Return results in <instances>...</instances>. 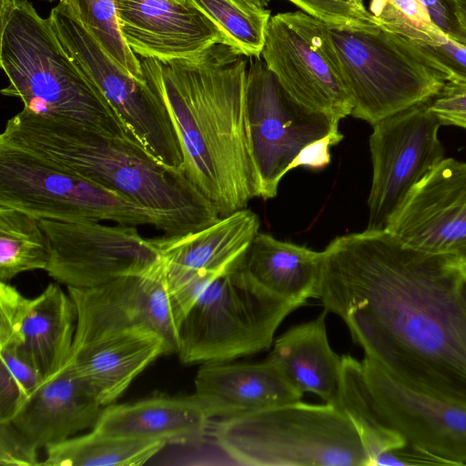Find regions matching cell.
Segmentation results:
<instances>
[{
	"label": "cell",
	"mask_w": 466,
	"mask_h": 466,
	"mask_svg": "<svg viewBox=\"0 0 466 466\" xmlns=\"http://www.w3.org/2000/svg\"><path fill=\"white\" fill-rule=\"evenodd\" d=\"M318 299L405 387L466 409V263L387 230L337 237L322 250Z\"/></svg>",
	"instance_id": "obj_1"
},
{
	"label": "cell",
	"mask_w": 466,
	"mask_h": 466,
	"mask_svg": "<svg viewBox=\"0 0 466 466\" xmlns=\"http://www.w3.org/2000/svg\"><path fill=\"white\" fill-rule=\"evenodd\" d=\"M248 58L218 43L187 57L140 60L175 126L185 174L221 218L259 197L246 121Z\"/></svg>",
	"instance_id": "obj_2"
},
{
	"label": "cell",
	"mask_w": 466,
	"mask_h": 466,
	"mask_svg": "<svg viewBox=\"0 0 466 466\" xmlns=\"http://www.w3.org/2000/svg\"><path fill=\"white\" fill-rule=\"evenodd\" d=\"M0 147L39 157L123 194L157 217L164 236L195 233L221 218L182 168L162 164L130 137L22 109L7 120Z\"/></svg>",
	"instance_id": "obj_3"
},
{
	"label": "cell",
	"mask_w": 466,
	"mask_h": 466,
	"mask_svg": "<svg viewBox=\"0 0 466 466\" xmlns=\"http://www.w3.org/2000/svg\"><path fill=\"white\" fill-rule=\"evenodd\" d=\"M0 20V63L9 81L4 96L20 99L29 113L134 139L66 52L48 17L27 0H1Z\"/></svg>",
	"instance_id": "obj_4"
},
{
	"label": "cell",
	"mask_w": 466,
	"mask_h": 466,
	"mask_svg": "<svg viewBox=\"0 0 466 466\" xmlns=\"http://www.w3.org/2000/svg\"><path fill=\"white\" fill-rule=\"evenodd\" d=\"M208 433L235 465L369 466L355 427L328 403L299 400L222 419Z\"/></svg>",
	"instance_id": "obj_5"
},
{
	"label": "cell",
	"mask_w": 466,
	"mask_h": 466,
	"mask_svg": "<svg viewBox=\"0 0 466 466\" xmlns=\"http://www.w3.org/2000/svg\"><path fill=\"white\" fill-rule=\"evenodd\" d=\"M324 25L331 58L353 99L351 116L371 126L429 103L447 81L414 43L380 25Z\"/></svg>",
	"instance_id": "obj_6"
},
{
	"label": "cell",
	"mask_w": 466,
	"mask_h": 466,
	"mask_svg": "<svg viewBox=\"0 0 466 466\" xmlns=\"http://www.w3.org/2000/svg\"><path fill=\"white\" fill-rule=\"evenodd\" d=\"M239 261L213 279L181 319L177 354L183 363L225 362L268 350L284 319L300 307L258 285Z\"/></svg>",
	"instance_id": "obj_7"
},
{
	"label": "cell",
	"mask_w": 466,
	"mask_h": 466,
	"mask_svg": "<svg viewBox=\"0 0 466 466\" xmlns=\"http://www.w3.org/2000/svg\"><path fill=\"white\" fill-rule=\"evenodd\" d=\"M0 207L38 219L149 225L157 217L123 194L39 157L0 147Z\"/></svg>",
	"instance_id": "obj_8"
},
{
	"label": "cell",
	"mask_w": 466,
	"mask_h": 466,
	"mask_svg": "<svg viewBox=\"0 0 466 466\" xmlns=\"http://www.w3.org/2000/svg\"><path fill=\"white\" fill-rule=\"evenodd\" d=\"M66 52L95 84L133 138L162 164L182 168L183 154L169 112L159 94L121 68L65 6L48 15Z\"/></svg>",
	"instance_id": "obj_9"
},
{
	"label": "cell",
	"mask_w": 466,
	"mask_h": 466,
	"mask_svg": "<svg viewBox=\"0 0 466 466\" xmlns=\"http://www.w3.org/2000/svg\"><path fill=\"white\" fill-rule=\"evenodd\" d=\"M246 121L259 197L264 199L277 196L280 180L305 146L339 125V120L295 101L260 56L249 57Z\"/></svg>",
	"instance_id": "obj_10"
},
{
	"label": "cell",
	"mask_w": 466,
	"mask_h": 466,
	"mask_svg": "<svg viewBox=\"0 0 466 466\" xmlns=\"http://www.w3.org/2000/svg\"><path fill=\"white\" fill-rule=\"evenodd\" d=\"M261 56L299 104L339 121L351 116L353 99L331 58L323 21L303 11L270 16Z\"/></svg>",
	"instance_id": "obj_11"
},
{
	"label": "cell",
	"mask_w": 466,
	"mask_h": 466,
	"mask_svg": "<svg viewBox=\"0 0 466 466\" xmlns=\"http://www.w3.org/2000/svg\"><path fill=\"white\" fill-rule=\"evenodd\" d=\"M442 126L422 104L374 124L369 146L372 181L368 230H385L411 189L443 158Z\"/></svg>",
	"instance_id": "obj_12"
},
{
	"label": "cell",
	"mask_w": 466,
	"mask_h": 466,
	"mask_svg": "<svg viewBox=\"0 0 466 466\" xmlns=\"http://www.w3.org/2000/svg\"><path fill=\"white\" fill-rule=\"evenodd\" d=\"M50 246L46 271L67 288H93L144 273L162 260L156 238L137 226L39 219Z\"/></svg>",
	"instance_id": "obj_13"
},
{
	"label": "cell",
	"mask_w": 466,
	"mask_h": 466,
	"mask_svg": "<svg viewBox=\"0 0 466 466\" xmlns=\"http://www.w3.org/2000/svg\"><path fill=\"white\" fill-rule=\"evenodd\" d=\"M77 314L72 352L104 336L130 329L160 335L178 350V320L162 260L149 270L93 288H67Z\"/></svg>",
	"instance_id": "obj_14"
},
{
	"label": "cell",
	"mask_w": 466,
	"mask_h": 466,
	"mask_svg": "<svg viewBox=\"0 0 466 466\" xmlns=\"http://www.w3.org/2000/svg\"><path fill=\"white\" fill-rule=\"evenodd\" d=\"M259 225L243 208L200 231L156 238L178 323L205 288L241 259Z\"/></svg>",
	"instance_id": "obj_15"
},
{
	"label": "cell",
	"mask_w": 466,
	"mask_h": 466,
	"mask_svg": "<svg viewBox=\"0 0 466 466\" xmlns=\"http://www.w3.org/2000/svg\"><path fill=\"white\" fill-rule=\"evenodd\" d=\"M385 230L409 246L466 263V162L444 157L411 189Z\"/></svg>",
	"instance_id": "obj_16"
},
{
	"label": "cell",
	"mask_w": 466,
	"mask_h": 466,
	"mask_svg": "<svg viewBox=\"0 0 466 466\" xmlns=\"http://www.w3.org/2000/svg\"><path fill=\"white\" fill-rule=\"evenodd\" d=\"M77 314L71 297L56 284L27 298L0 282V344H10L25 356L44 379L69 360Z\"/></svg>",
	"instance_id": "obj_17"
},
{
	"label": "cell",
	"mask_w": 466,
	"mask_h": 466,
	"mask_svg": "<svg viewBox=\"0 0 466 466\" xmlns=\"http://www.w3.org/2000/svg\"><path fill=\"white\" fill-rule=\"evenodd\" d=\"M361 363L378 406L397 432L453 466L466 464V409L405 387L367 357Z\"/></svg>",
	"instance_id": "obj_18"
},
{
	"label": "cell",
	"mask_w": 466,
	"mask_h": 466,
	"mask_svg": "<svg viewBox=\"0 0 466 466\" xmlns=\"http://www.w3.org/2000/svg\"><path fill=\"white\" fill-rule=\"evenodd\" d=\"M116 7L124 40L143 58L168 61L227 44L215 23L187 0H116Z\"/></svg>",
	"instance_id": "obj_19"
},
{
	"label": "cell",
	"mask_w": 466,
	"mask_h": 466,
	"mask_svg": "<svg viewBox=\"0 0 466 466\" xmlns=\"http://www.w3.org/2000/svg\"><path fill=\"white\" fill-rule=\"evenodd\" d=\"M194 396L210 418L227 419L299 401L303 393L268 357L255 363H202Z\"/></svg>",
	"instance_id": "obj_20"
},
{
	"label": "cell",
	"mask_w": 466,
	"mask_h": 466,
	"mask_svg": "<svg viewBox=\"0 0 466 466\" xmlns=\"http://www.w3.org/2000/svg\"><path fill=\"white\" fill-rule=\"evenodd\" d=\"M103 406L67 363L46 378L9 420L39 449L93 428Z\"/></svg>",
	"instance_id": "obj_21"
},
{
	"label": "cell",
	"mask_w": 466,
	"mask_h": 466,
	"mask_svg": "<svg viewBox=\"0 0 466 466\" xmlns=\"http://www.w3.org/2000/svg\"><path fill=\"white\" fill-rule=\"evenodd\" d=\"M167 353L170 350L160 335L147 329H130L104 336L73 351L67 365L105 407Z\"/></svg>",
	"instance_id": "obj_22"
},
{
	"label": "cell",
	"mask_w": 466,
	"mask_h": 466,
	"mask_svg": "<svg viewBox=\"0 0 466 466\" xmlns=\"http://www.w3.org/2000/svg\"><path fill=\"white\" fill-rule=\"evenodd\" d=\"M210 425L211 418L194 394L158 395L103 407L91 430L117 437L186 444L205 439Z\"/></svg>",
	"instance_id": "obj_23"
},
{
	"label": "cell",
	"mask_w": 466,
	"mask_h": 466,
	"mask_svg": "<svg viewBox=\"0 0 466 466\" xmlns=\"http://www.w3.org/2000/svg\"><path fill=\"white\" fill-rule=\"evenodd\" d=\"M322 251L258 232L239 261L258 285L287 301L302 306L318 298Z\"/></svg>",
	"instance_id": "obj_24"
},
{
	"label": "cell",
	"mask_w": 466,
	"mask_h": 466,
	"mask_svg": "<svg viewBox=\"0 0 466 466\" xmlns=\"http://www.w3.org/2000/svg\"><path fill=\"white\" fill-rule=\"evenodd\" d=\"M268 358L301 393H313L325 403L337 406L342 357L329 345L326 312L284 332L275 340Z\"/></svg>",
	"instance_id": "obj_25"
},
{
	"label": "cell",
	"mask_w": 466,
	"mask_h": 466,
	"mask_svg": "<svg viewBox=\"0 0 466 466\" xmlns=\"http://www.w3.org/2000/svg\"><path fill=\"white\" fill-rule=\"evenodd\" d=\"M351 421L369 457V466L382 451L400 445L405 439L382 414L370 388L362 363L342 356L341 378L337 403Z\"/></svg>",
	"instance_id": "obj_26"
},
{
	"label": "cell",
	"mask_w": 466,
	"mask_h": 466,
	"mask_svg": "<svg viewBox=\"0 0 466 466\" xmlns=\"http://www.w3.org/2000/svg\"><path fill=\"white\" fill-rule=\"evenodd\" d=\"M167 443L106 435L92 430L46 449L41 465L138 466L161 451Z\"/></svg>",
	"instance_id": "obj_27"
},
{
	"label": "cell",
	"mask_w": 466,
	"mask_h": 466,
	"mask_svg": "<svg viewBox=\"0 0 466 466\" xmlns=\"http://www.w3.org/2000/svg\"><path fill=\"white\" fill-rule=\"evenodd\" d=\"M50 246L39 219L0 207V279L7 282L31 270L47 268Z\"/></svg>",
	"instance_id": "obj_28"
},
{
	"label": "cell",
	"mask_w": 466,
	"mask_h": 466,
	"mask_svg": "<svg viewBox=\"0 0 466 466\" xmlns=\"http://www.w3.org/2000/svg\"><path fill=\"white\" fill-rule=\"evenodd\" d=\"M58 4L81 22L121 68L146 82L140 60L121 34L116 0H59Z\"/></svg>",
	"instance_id": "obj_29"
},
{
	"label": "cell",
	"mask_w": 466,
	"mask_h": 466,
	"mask_svg": "<svg viewBox=\"0 0 466 466\" xmlns=\"http://www.w3.org/2000/svg\"><path fill=\"white\" fill-rule=\"evenodd\" d=\"M219 28L228 45L245 56H260L270 11L253 10L237 0H187Z\"/></svg>",
	"instance_id": "obj_30"
},
{
	"label": "cell",
	"mask_w": 466,
	"mask_h": 466,
	"mask_svg": "<svg viewBox=\"0 0 466 466\" xmlns=\"http://www.w3.org/2000/svg\"><path fill=\"white\" fill-rule=\"evenodd\" d=\"M369 11L381 26L415 45L433 43L442 32L419 0H370Z\"/></svg>",
	"instance_id": "obj_31"
},
{
	"label": "cell",
	"mask_w": 466,
	"mask_h": 466,
	"mask_svg": "<svg viewBox=\"0 0 466 466\" xmlns=\"http://www.w3.org/2000/svg\"><path fill=\"white\" fill-rule=\"evenodd\" d=\"M308 15L328 25L370 28L380 25L363 0H288Z\"/></svg>",
	"instance_id": "obj_32"
},
{
	"label": "cell",
	"mask_w": 466,
	"mask_h": 466,
	"mask_svg": "<svg viewBox=\"0 0 466 466\" xmlns=\"http://www.w3.org/2000/svg\"><path fill=\"white\" fill-rule=\"evenodd\" d=\"M416 46L446 75L447 81L466 84V46L443 32L433 43Z\"/></svg>",
	"instance_id": "obj_33"
},
{
	"label": "cell",
	"mask_w": 466,
	"mask_h": 466,
	"mask_svg": "<svg viewBox=\"0 0 466 466\" xmlns=\"http://www.w3.org/2000/svg\"><path fill=\"white\" fill-rule=\"evenodd\" d=\"M39 448L12 422H0V464L5 466H35Z\"/></svg>",
	"instance_id": "obj_34"
},
{
	"label": "cell",
	"mask_w": 466,
	"mask_h": 466,
	"mask_svg": "<svg viewBox=\"0 0 466 466\" xmlns=\"http://www.w3.org/2000/svg\"><path fill=\"white\" fill-rule=\"evenodd\" d=\"M429 108L442 125L466 129V84L446 81L441 91L429 102Z\"/></svg>",
	"instance_id": "obj_35"
},
{
	"label": "cell",
	"mask_w": 466,
	"mask_h": 466,
	"mask_svg": "<svg viewBox=\"0 0 466 466\" xmlns=\"http://www.w3.org/2000/svg\"><path fill=\"white\" fill-rule=\"evenodd\" d=\"M453 466L449 461L442 459L426 449L406 441L395 447L380 453L371 466Z\"/></svg>",
	"instance_id": "obj_36"
},
{
	"label": "cell",
	"mask_w": 466,
	"mask_h": 466,
	"mask_svg": "<svg viewBox=\"0 0 466 466\" xmlns=\"http://www.w3.org/2000/svg\"><path fill=\"white\" fill-rule=\"evenodd\" d=\"M0 357L1 364L15 379L26 400L45 379L27 358L10 344H0Z\"/></svg>",
	"instance_id": "obj_37"
},
{
	"label": "cell",
	"mask_w": 466,
	"mask_h": 466,
	"mask_svg": "<svg viewBox=\"0 0 466 466\" xmlns=\"http://www.w3.org/2000/svg\"><path fill=\"white\" fill-rule=\"evenodd\" d=\"M427 9L432 23L450 38L466 46V31L459 16L457 0H419Z\"/></svg>",
	"instance_id": "obj_38"
},
{
	"label": "cell",
	"mask_w": 466,
	"mask_h": 466,
	"mask_svg": "<svg viewBox=\"0 0 466 466\" xmlns=\"http://www.w3.org/2000/svg\"><path fill=\"white\" fill-rule=\"evenodd\" d=\"M339 126H335L325 137L305 146L291 162L288 172L299 167H306L314 170H321L330 162L329 148L339 144L344 137Z\"/></svg>",
	"instance_id": "obj_39"
},
{
	"label": "cell",
	"mask_w": 466,
	"mask_h": 466,
	"mask_svg": "<svg viewBox=\"0 0 466 466\" xmlns=\"http://www.w3.org/2000/svg\"><path fill=\"white\" fill-rule=\"evenodd\" d=\"M25 400V397L15 379L0 364V422L9 421Z\"/></svg>",
	"instance_id": "obj_40"
},
{
	"label": "cell",
	"mask_w": 466,
	"mask_h": 466,
	"mask_svg": "<svg viewBox=\"0 0 466 466\" xmlns=\"http://www.w3.org/2000/svg\"><path fill=\"white\" fill-rule=\"evenodd\" d=\"M253 10L267 9L269 0H237Z\"/></svg>",
	"instance_id": "obj_41"
},
{
	"label": "cell",
	"mask_w": 466,
	"mask_h": 466,
	"mask_svg": "<svg viewBox=\"0 0 466 466\" xmlns=\"http://www.w3.org/2000/svg\"><path fill=\"white\" fill-rule=\"evenodd\" d=\"M458 5H459L460 20H461V23L464 30L466 31V4L458 2Z\"/></svg>",
	"instance_id": "obj_42"
},
{
	"label": "cell",
	"mask_w": 466,
	"mask_h": 466,
	"mask_svg": "<svg viewBox=\"0 0 466 466\" xmlns=\"http://www.w3.org/2000/svg\"><path fill=\"white\" fill-rule=\"evenodd\" d=\"M457 2L466 4V0H457Z\"/></svg>",
	"instance_id": "obj_43"
},
{
	"label": "cell",
	"mask_w": 466,
	"mask_h": 466,
	"mask_svg": "<svg viewBox=\"0 0 466 466\" xmlns=\"http://www.w3.org/2000/svg\"><path fill=\"white\" fill-rule=\"evenodd\" d=\"M42 1H46V2H55L56 0H42Z\"/></svg>",
	"instance_id": "obj_44"
}]
</instances>
